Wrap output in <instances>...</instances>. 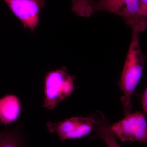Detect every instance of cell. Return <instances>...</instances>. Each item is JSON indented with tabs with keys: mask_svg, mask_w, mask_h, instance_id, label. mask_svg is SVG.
<instances>
[{
	"mask_svg": "<svg viewBox=\"0 0 147 147\" xmlns=\"http://www.w3.org/2000/svg\"><path fill=\"white\" fill-rule=\"evenodd\" d=\"M94 131L96 137L102 139L107 147H121L111 129V125L105 118L96 125Z\"/></svg>",
	"mask_w": 147,
	"mask_h": 147,
	"instance_id": "obj_8",
	"label": "cell"
},
{
	"mask_svg": "<svg viewBox=\"0 0 147 147\" xmlns=\"http://www.w3.org/2000/svg\"><path fill=\"white\" fill-rule=\"evenodd\" d=\"M20 99L15 95L7 94L0 98V123L8 125L16 121L21 111Z\"/></svg>",
	"mask_w": 147,
	"mask_h": 147,
	"instance_id": "obj_7",
	"label": "cell"
},
{
	"mask_svg": "<svg viewBox=\"0 0 147 147\" xmlns=\"http://www.w3.org/2000/svg\"><path fill=\"white\" fill-rule=\"evenodd\" d=\"M94 0H72V10L77 16L88 18L93 14L92 5Z\"/></svg>",
	"mask_w": 147,
	"mask_h": 147,
	"instance_id": "obj_10",
	"label": "cell"
},
{
	"mask_svg": "<svg viewBox=\"0 0 147 147\" xmlns=\"http://www.w3.org/2000/svg\"><path fill=\"white\" fill-rule=\"evenodd\" d=\"M140 33L132 31L131 42L119 82L121 89L123 92L121 100L125 116L131 113V96L142 78L146 58L140 47Z\"/></svg>",
	"mask_w": 147,
	"mask_h": 147,
	"instance_id": "obj_1",
	"label": "cell"
},
{
	"mask_svg": "<svg viewBox=\"0 0 147 147\" xmlns=\"http://www.w3.org/2000/svg\"><path fill=\"white\" fill-rule=\"evenodd\" d=\"M141 13L147 19V0H139Z\"/></svg>",
	"mask_w": 147,
	"mask_h": 147,
	"instance_id": "obj_11",
	"label": "cell"
},
{
	"mask_svg": "<svg viewBox=\"0 0 147 147\" xmlns=\"http://www.w3.org/2000/svg\"><path fill=\"white\" fill-rule=\"evenodd\" d=\"M104 118L98 111L86 117H73L63 121L48 122L47 128L50 132L57 134L62 142L80 139L94 131L96 125Z\"/></svg>",
	"mask_w": 147,
	"mask_h": 147,
	"instance_id": "obj_4",
	"label": "cell"
},
{
	"mask_svg": "<svg viewBox=\"0 0 147 147\" xmlns=\"http://www.w3.org/2000/svg\"><path fill=\"white\" fill-rule=\"evenodd\" d=\"M112 131L121 142H140L147 144V122L143 113H130L111 125Z\"/></svg>",
	"mask_w": 147,
	"mask_h": 147,
	"instance_id": "obj_5",
	"label": "cell"
},
{
	"mask_svg": "<svg viewBox=\"0 0 147 147\" xmlns=\"http://www.w3.org/2000/svg\"><path fill=\"white\" fill-rule=\"evenodd\" d=\"M0 147H24L19 128L0 131Z\"/></svg>",
	"mask_w": 147,
	"mask_h": 147,
	"instance_id": "obj_9",
	"label": "cell"
},
{
	"mask_svg": "<svg viewBox=\"0 0 147 147\" xmlns=\"http://www.w3.org/2000/svg\"><path fill=\"white\" fill-rule=\"evenodd\" d=\"M92 7L94 13L108 11L121 16L132 31L141 32L147 29V19L141 13L139 0H98Z\"/></svg>",
	"mask_w": 147,
	"mask_h": 147,
	"instance_id": "obj_2",
	"label": "cell"
},
{
	"mask_svg": "<svg viewBox=\"0 0 147 147\" xmlns=\"http://www.w3.org/2000/svg\"><path fill=\"white\" fill-rule=\"evenodd\" d=\"M75 76L67 72L65 67L48 72L44 79L43 107L53 110L71 95L76 88Z\"/></svg>",
	"mask_w": 147,
	"mask_h": 147,
	"instance_id": "obj_3",
	"label": "cell"
},
{
	"mask_svg": "<svg viewBox=\"0 0 147 147\" xmlns=\"http://www.w3.org/2000/svg\"><path fill=\"white\" fill-rule=\"evenodd\" d=\"M142 104L144 111L147 114V86L142 95Z\"/></svg>",
	"mask_w": 147,
	"mask_h": 147,
	"instance_id": "obj_12",
	"label": "cell"
},
{
	"mask_svg": "<svg viewBox=\"0 0 147 147\" xmlns=\"http://www.w3.org/2000/svg\"><path fill=\"white\" fill-rule=\"evenodd\" d=\"M3 1L13 15L21 21L25 28L35 32L39 22L40 11L45 5V0Z\"/></svg>",
	"mask_w": 147,
	"mask_h": 147,
	"instance_id": "obj_6",
	"label": "cell"
}]
</instances>
